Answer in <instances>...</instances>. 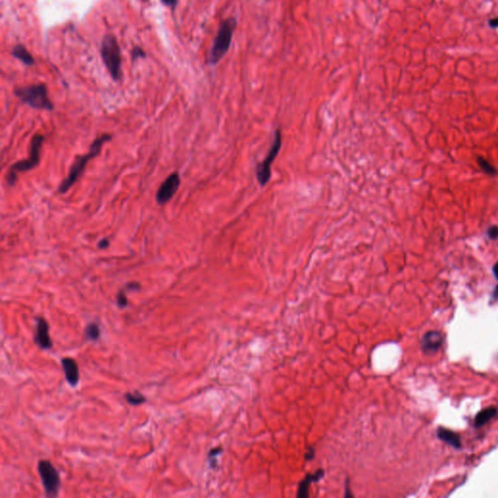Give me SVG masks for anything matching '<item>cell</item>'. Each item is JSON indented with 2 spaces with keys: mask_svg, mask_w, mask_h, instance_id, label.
Segmentation results:
<instances>
[{
  "mask_svg": "<svg viewBox=\"0 0 498 498\" xmlns=\"http://www.w3.org/2000/svg\"><path fill=\"white\" fill-rule=\"evenodd\" d=\"M437 436L441 441L451 445L452 447H454L456 449H459L461 447L460 436L457 435V433H455L454 431L440 427L437 431Z\"/></svg>",
  "mask_w": 498,
  "mask_h": 498,
  "instance_id": "4fadbf2b",
  "label": "cell"
},
{
  "mask_svg": "<svg viewBox=\"0 0 498 498\" xmlns=\"http://www.w3.org/2000/svg\"><path fill=\"white\" fill-rule=\"evenodd\" d=\"M443 345V336L437 331L426 333L421 340V349L424 353H436Z\"/></svg>",
  "mask_w": 498,
  "mask_h": 498,
  "instance_id": "8fae6325",
  "label": "cell"
},
{
  "mask_svg": "<svg viewBox=\"0 0 498 498\" xmlns=\"http://www.w3.org/2000/svg\"><path fill=\"white\" fill-rule=\"evenodd\" d=\"M62 367L67 382L73 387L76 386L79 383L80 379L79 367L77 362L73 358L64 357L62 359Z\"/></svg>",
  "mask_w": 498,
  "mask_h": 498,
  "instance_id": "30bf717a",
  "label": "cell"
},
{
  "mask_svg": "<svg viewBox=\"0 0 498 498\" xmlns=\"http://www.w3.org/2000/svg\"><path fill=\"white\" fill-rule=\"evenodd\" d=\"M116 303H117V306H118L119 309L126 308V306H127V298H126L125 290L124 289H121V290L118 292L117 298H116Z\"/></svg>",
  "mask_w": 498,
  "mask_h": 498,
  "instance_id": "d6986e66",
  "label": "cell"
},
{
  "mask_svg": "<svg viewBox=\"0 0 498 498\" xmlns=\"http://www.w3.org/2000/svg\"><path fill=\"white\" fill-rule=\"evenodd\" d=\"M44 136L41 134H34L30 142V154L25 160L19 161L13 164L9 171L7 172V184L9 186H14L18 180L19 172H26L33 169L40 163L41 148L44 142Z\"/></svg>",
  "mask_w": 498,
  "mask_h": 498,
  "instance_id": "277c9868",
  "label": "cell"
},
{
  "mask_svg": "<svg viewBox=\"0 0 498 498\" xmlns=\"http://www.w3.org/2000/svg\"><path fill=\"white\" fill-rule=\"evenodd\" d=\"M109 245H110V241L109 239L107 238H104L102 241L99 242L98 244V248L100 249H106L107 248H109Z\"/></svg>",
  "mask_w": 498,
  "mask_h": 498,
  "instance_id": "d4e9b609",
  "label": "cell"
},
{
  "mask_svg": "<svg viewBox=\"0 0 498 498\" xmlns=\"http://www.w3.org/2000/svg\"><path fill=\"white\" fill-rule=\"evenodd\" d=\"M38 473L46 496L49 498L57 497L61 488V478L55 466L49 460H40L38 463Z\"/></svg>",
  "mask_w": 498,
  "mask_h": 498,
  "instance_id": "8992f818",
  "label": "cell"
},
{
  "mask_svg": "<svg viewBox=\"0 0 498 498\" xmlns=\"http://www.w3.org/2000/svg\"><path fill=\"white\" fill-rule=\"evenodd\" d=\"M498 410L495 407H490L487 408L483 411H481L475 417V426L477 428H480L487 424L495 415H497Z\"/></svg>",
  "mask_w": 498,
  "mask_h": 498,
  "instance_id": "9a60e30c",
  "label": "cell"
},
{
  "mask_svg": "<svg viewBox=\"0 0 498 498\" xmlns=\"http://www.w3.org/2000/svg\"><path fill=\"white\" fill-rule=\"evenodd\" d=\"M222 453V449L221 448H215V449H212L209 454H208V459H209V462H210V465L211 467H215L216 466V458L217 457Z\"/></svg>",
  "mask_w": 498,
  "mask_h": 498,
  "instance_id": "ffe728a7",
  "label": "cell"
},
{
  "mask_svg": "<svg viewBox=\"0 0 498 498\" xmlns=\"http://www.w3.org/2000/svg\"><path fill=\"white\" fill-rule=\"evenodd\" d=\"M14 94L22 104H27L33 109L54 110V104L48 97V89L45 84L19 87L14 90Z\"/></svg>",
  "mask_w": 498,
  "mask_h": 498,
  "instance_id": "7a4b0ae2",
  "label": "cell"
},
{
  "mask_svg": "<svg viewBox=\"0 0 498 498\" xmlns=\"http://www.w3.org/2000/svg\"><path fill=\"white\" fill-rule=\"evenodd\" d=\"M139 58H146V53L140 48V47H134L131 51V59L132 61H135Z\"/></svg>",
  "mask_w": 498,
  "mask_h": 498,
  "instance_id": "44dd1931",
  "label": "cell"
},
{
  "mask_svg": "<svg viewBox=\"0 0 498 498\" xmlns=\"http://www.w3.org/2000/svg\"><path fill=\"white\" fill-rule=\"evenodd\" d=\"M478 164L480 167L489 175H492V176H495L498 174V170L495 168V166H493L489 161H487L485 158H482V157H478L477 160Z\"/></svg>",
  "mask_w": 498,
  "mask_h": 498,
  "instance_id": "ac0fdd59",
  "label": "cell"
},
{
  "mask_svg": "<svg viewBox=\"0 0 498 498\" xmlns=\"http://www.w3.org/2000/svg\"><path fill=\"white\" fill-rule=\"evenodd\" d=\"M125 291H139L140 290V284L138 282H128L124 286Z\"/></svg>",
  "mask_w": 498,
  "mask_h": 498,
  "instance_id": "7402d4cb",
  "label": "cell"
},
{
  "mask_svg": "<svg viewBox=\"0 0 498 498\" xmlns=\"http://www.w3.org/2000/svg\"><path fill=\"white\" fill-rule=\"evenodd\" d=\"M124 400L130 406H139L145 403L147 401L145 396L141 394L139 391L135 390L133 392H126L124 396Z\"/></svg>",
  "mask_w": 498,
  "mask_h": 498,
  "instance_id": "2e32d148",
  "label": "cell"
},
{
  "mask_svg": "<svg viewBox=\"0 0 498 498\" xmlns=\"http://www.w3.org/2000/svg\"><path fill=\"white\" fill-rule=\"evenodd\" d=\"M111 138H112V136L110 134H103V135L99 136L92 143V145L90 147V150H89V152L87 154L82 155V156H78L76 158L75 162L73 163V165L71 166L70 169H69L67 177L62 181L61 185L59 186V192L61 194L67 193L68 190L75 184V182L83 174L85 167L87 166V164L90 162V160H92V159L96 158L97 156H99L101 154V152H102V149H103L104 144L106 142L110 141Z\"/></svg>",
  "mask_w": 498,
  "mask_h": 498,
  "instance_id": "6da1fadb",
  "label": "cell"
},
{
  "mask_svg": "<svg viewBox=\"0 0 498 498\" xmlns=\"http://www.w3.org/2000/svg\"><path fill=\"white\" fill-rule=\"evenodd\" d=\"M495 295H496V296H498V286L497 287V289H496V293H495Z\"/></svg>",
  "mask_w": 498,
  "mask_h": 498,
  "instance_id": "83f0119b",
  "label": "cell"
},
{
  "mask_svg": "<svg viewBox=\"0 0 498 498\" xmlns=\"http://www.w3.org/2000/svg\"><path fill=\"white\" fill-rule=\"evenodd\" d=\"M35 344L44 351L51 350L53 348V343L50 337V328L48 321L43 317L36 318V328L34 335Z\"/></svg>",
  "mask_w": 498,
  "mask_h": 498,
  "instance_id": "9c48e42d",
  "label": "cell"
},
{
  "mask_svg": "<svg viewBox=\"0 0 498 498\" xmlns=\"http://www.w3.org/2000/svg\"><path fill=\"white\" fill-rule=\"evenodd\" d=\"M117 39L112 35L104 36L101 46V56L104 65L114 81H119L122 77V56Z\"/></svg>",
  "mask_w": 498,
  "mask_h": 498,
  "instance_id": "3957f363",
  "label": "cell"
},
{
  "mask_svg": "<svg viewBox=\"0 0 498 498\" xmlns=\"http://www.w3.org/2000/svg\"><path fill=\"white\" fill-rule=\"evenodd\" d=\"M315 456V451L312 447H309L306 454H305V459L306 460H312L313 457Z\"/></svg>",
  "mask_w": 498,
  "mask_h": 498,
  "instance_id": "484cf974",
  "label": "cell"
},
{
  "mask_svg": "<svg viewBox=\"0 0 498 498\" xmlns=\"http://www.w3.org/2000/svg\"><path fill=\"white\" fill-rule=\"evenodd\" d=\"M488 237L491 240H497L498 238V226H493L488 230Z\"/></svg>",
  "mask_w": 498,
  "mask_h": 498,
  "instance_id": "603a6c76",
  "label": "cell"
},
{
  "mask_svg": "<svg viewBox=\"0 0 498 498\" xmlns=\"http://www.w3.org/2000/svg\"><path fill=\"white\" fill-rule=\"evenodd\" d=\"M494 273H495V276L496 278L498 280V263H497L494 267Z\"/></svg>",
  "mask_w": 498,
  "mask_h": 498,
  "instance_id": "4316f807",
  "label": "cell"
},
{
  "mask_svg": "<svg viewBox=\"0 0 498 498\" xmlns=\"http://www.w3.org/2000/svg\"><path fill=\"white\" fill-rule=\"evenodd\" d=\"M236 26H237V21L233 18L227 19L221 22L217 35L214 39L212 48L209 53L208 62L210 64L212 65L216 64L226 55L230 48Z\"/></svg>",
  "mask_w": 498,
  "mask_h": 498,
  "instance_id": "5b68a950",
  "label": "cell"
},
{
  "mask_svg": "<svg viewBox=\"0 0 498 498\" xmlns=\"http://www.w3.org/2000/svg\"><path fill=\"white\" fill-rule=\"evenodd\" d=\"M85 338L89 341H97L101 337V328L96 322L89 323L85 328Z\"/></svg>",
  "mask_w": 498,
  "mask_h": 498,
  "instance_id": "e0dca14e",
  "label": "cell"
},
{
  "mask_svg": "<svg viewBox=\"0 0 498 498\" xmlns=\"http://www.w3.org/2000/svg\"><path fill=\"white\" fill-rule=\"evenodd\" d=\"M160 1L162 2L163 5L172 9H174L178 4V0H160Z\"/></svg>",
  "mask_w": 498,
  "mask_h": 498,
  "instance_id": "cb8c5ba5",
  "label": "cell"
},
{
  "mask_svg": "<svg viewBox=\"0 0 498 498\" xmlns=\"http://www.w3.org/2000/svg\"><path fill=\"white\" fill-rule=\"evenodd\" d=\"M11 55L14 58L20 60L25 65H32L35 62L31 54L26 50V48L23 45H21V44L14 47V49L11 52Z\"/></svg>",
  "mask_w": 498,
  "mask_h": 498,
  "instance_id": "5bb4252c",
  "label": "cell"
},
{
  "mask_svg": "<svg viewBox=\"0 0 498 498\" xmlns=\"http://www.w3.org/2000/svg\"><path fill=\"white\" fill-rule=\"evenodd\" d=\"M324 475H325V471L323 469H318L314 473L308 474L304 480L301 481V483L299 485V489H298V493H297V498H309V496H310V494H309L310 491L309 490H310L311 484L318 482L319 480H321L322 478L324 477Z\"/></svg>",
  "mask_w": 498,
  "mask_h": 498,
  "instance_id": "7c38bea8",
  "label": "cell"
},
{
  "mask_svg": "<svg viewBox=\"0 0 498 498\" xmlns=\"http://www.w3.org/2000/svg\"><path fill=\"white\" fill-rule=\"evenodd\" d=\"M280 147H281V134L280 130L276 129L274 132V139L272 145L270 147L267 157L262 163H260L257 166L256 168V177L261 186H265L270 179V168H271L270 166L273 163L274 159L276 158L280 150Z\"/></svg>",
  "mask_w": 498,
  "mask_h": 498,
  "instance_id": "52a82bcc",
  "label": "cell"
},
{
  "mask_svg": "<svg viewBox=\"0 0 498 498\" xmlns=\"http://www.w3.org/2000/svg\"><path fill=\"white\" fill-rule=\"evenodd\" d=\"M180 185V176L177 172H173L167 176L166 180L159 188L156 201L159 205H166L176 194Z\"/></svg>",
  "mask_w": 498,
  "mask_h": 498,
  "instance_id": "ba28073f",
  "label": "cell"
}]
</instances>
